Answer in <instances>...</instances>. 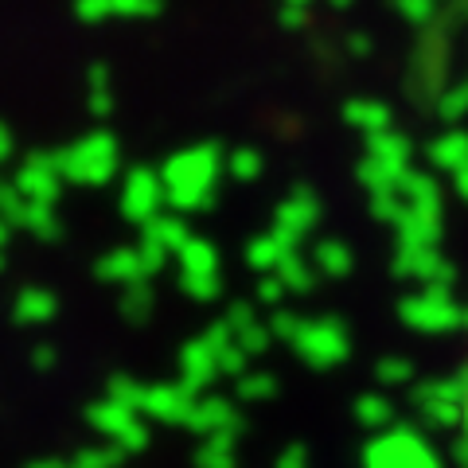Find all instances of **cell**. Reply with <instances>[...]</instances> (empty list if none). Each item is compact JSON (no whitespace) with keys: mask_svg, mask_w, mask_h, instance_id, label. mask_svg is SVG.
I'll return each mask as SVG.
<instances>
[{"mask_svg":"<svg viewBox=\"0 0 468 468\" xmlns=\"http://www.w3.org/2000/svg\"><path fill=\"white\" fill-rule=\"evenodd\" d=\"M464 426H468V375H464Z\"/></svg>","mask_w":468,"mask_h":468,"instance_id":"cell-1","label":"cell"}]
</instances>
